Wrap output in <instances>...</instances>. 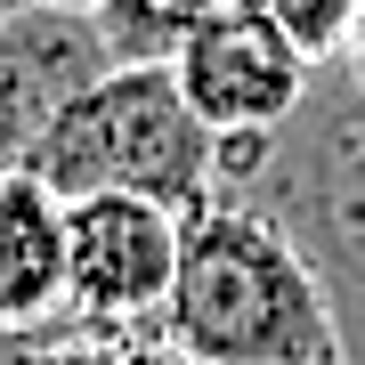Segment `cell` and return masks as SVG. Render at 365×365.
<instances>
[{
    "label": "cell",
    "mask_w": 365,
    "mask_h": 365,
    "mask_svg": "<svg viewBox=\"0 0 365 365\" xmlns=\"http://www.w3.org/2000/svg\"><path fill=\"white\" fill-rule=\"evenodd\" d=\"M220 195L268 211L300 244L325 284L341 365H365V90L341 57L317 66L309 106L284 130L220 146Z\"/></svg>",
    "instance_id": "1"
},
{
    "label": "cell",
    "mask_w": 365,
    "mask_h": 365,
    "mask_svg": "<svg viewBox=\"0 0 365 365\" xmlns=\"http://www.w3.org/2000/svg\"><path fill=\"white\" fill-rule=\"evenodd\" d=\"M163 333L195 365H325L341 357L317 268L268 211L211 195L179 227Z\"/></svg>",
    "instance_id": "2"
},
{
    "label": "cell",
    "mask_w": 365,
    "mask_h": 365,
    "mask_svg": "<svg viewBox=\"0 0 365 365\" xmlns=\"http://www.w3.org/2000/svg\"><path fill=\"white\" fill-rule=\"evenodd\" d=\"M179 211L138 195H73L66 203V317L81 325H163L179 276Z\"/></svg>",
    "instance_id": "4"
},
{
    "label": "cell",
    "mask_w": 365,
    "mask_h": 365,
    "mask_svg": "<svg viewBox=\"0 0 365 365\" xmlns=\"http://www.w3.org/2000/svg\"><path fill=\"white\" fill-rule=\"evenodd\" d=\"M16 9H33V0H0V25H9V16H16Z\"/></svg>",
    "instance_id": "13"
},
{
    "label": "cell",
    "mask_w": 365,
    "mask_h": 365,
    "mask_svg": "<svg viewBox=\"0 0 365 365\" xmlns=\"http://www.w3.org/2000/svg\"><path fill=\"white\" fill-rule=\"evenodd\" d=\"M325 365H341V357H325Z\"/></svg>",
    "instance_id": "14"
},
{
    "label": "cell",
    "mask_w": 365,
    "mask_h": 365,
    "mask_svg": "<svg viewBox=\"0 0 365 365\" xmlns=\"http://www.w3.org/2000/svg\"><path fill=\"white\" fill-rule=\"evenodd\" d=\"M220 9L252 16V25H268V33H284L292 49L309 57V66H333V57L349 49L365 0H220Z\"/></svg>",
    "instance_id": "10"
},
{
    "label": "cell",
    "mask_w": 365,
    "mask_h": 365,
    "mask_svg": "<svg viewBox=\"0 0 365 365\" xmlns=\"http://www.w3.org/2000/svg\"><path fill=\"white\" fill-rule=\"evenodd\" d=\"M33 179L57 195H138L163 211H195L220 195V138L187 106L170 66H106L90 90L66 98L33 155Z\"/></svg>",
    "instance_id": "3"
},
{
    "label": "cell",
    "mask_w": 365,
    "mask_h": 365,
    "mask_svg": "<svg viewBox=\"0 0 365 365\" xmlns=\"http://www.w3.org/2000/svg\"><path fill=\"white\" fill-rule=\"evenodd\" d=\"M179 90L187 106L203 114V130L211 138H268V130H284V122L309 106V81L317 66L292 49L284 33H268V25H252V16H235V9H211L195 41L179 49Z\"/></svg>",
    "instance_id": "5"
},
{
    "label": "cell",
    "mask_w": 365,
    "mask_h": 365,
    "mask_svg": "<svg viewBox=\"0 0 365 365\" xmlns=\"http://www.w3.org/2000/svg\"><path fill=\"white\" fill-rule=\"evenodd\" d=\"M16 365H195V357L163 325H81V317H66V325H49V341H33Z\"/></svg>",
    "instance_id": "9"
},
{
    "label": "cell",
    "mask_w": 365,
    "mask_h": 365,
    "mask_svg": "<svg viewBox=\"0 0 365 365\" xmlns=\"http://www.w3.org/2000/svg\"><path fill=\"white\" fill-rule=\"evenodd\" d=\"M341 66H349L357 90H365V9H357V33H349V49H341Z\"/></svg>",
    "instance_id": "11"
},
{
    "label": "cell",
    "mask_w": 365,
    "mask_h": 365,
    "mask_svg": "<svg viewBox=\"0 0 365 365\" xmlns=\"http://www.w3.org/2000/svg\"><path fill=\"white\" fill-rule=\"evenodd\" d=\"M220 0H106L90 16L114 66H179V49L195 41V25Z\"/></svg>",
    "instance_id": "8"
},
{
    "label": "cell",
    "mask_w": 365,
    "mask_h": 365,
    "mask_svg": "<svg viewBox=\"0 0 365 365\" xmlns=\"http://www.w3.org/2000/svg\"><path fill=\"white\" fill-rule=\"evenodd\" d=\"M114 66L90 16H57V9H16L0 25V179L33 170L49 122L66 114L73 90Z\"/></svg>",
    "instance_id": "6"
},
{
    "label": "cell",
    "mask_w": 365,
    "mask_h": 365,
    "mask_svg": "<svg viewBox=\"0 0 365 365\" xmlns=\"http://www.w3.org/2000/svg\"><path fill=\"white\" fill-rule=\"evenodd\" d=\"M33 9H57V16H98L106 0H33Z\"/></svg>",
    "instance_id": "12"
},
{
    "label": "cell",
    "mask_w": 365,
    "mask_h": 365,
    "mask_svg": "<svg viewBox=\"0 0 365 365\" xmlns=\"http://www.w3.org/2000/svg\"><path fill=\"white\" fill-rule=\"evenodd\" d=\"M66 325V195L33 170L0 179V365Z\"/></svg>",
    "instance_id": "7"
}]
</instances>
